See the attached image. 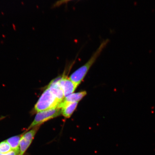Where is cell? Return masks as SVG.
Here are the masks:
<instances>
[{
    "mask_svg": "<svg viewBox=\"0 0 155 155\" xmlns=\"http://www.w3.org/2000/svg\"><path fill=\"white\" fill-rule=\"evenodd\" d=\"M109 41L110 40L108 39L103 41L89 61L82 66L74 71V72L69 77L71 80L75 83L77 86H78V85L82 82L87 73H88L89 69L94 64L103 50L109 43Z\"/></svg>",
    "mask_w": 155,
    "mask_h": 155,
    "instance_id": "6da1fadb",
    "label": "cell"
},
{
    "mask_svg": "<svg viewBox=\"0 0 155 155\" xmlns=\"http://www.w3.org/2000/svg\"><path fill=\"white\" fill-rule=\"evenodd\" d=\"M61 101L47 88L42 94L34 107V111L38 112L48 109L58 108Z\"/></svg>",
    "mask_w": 155,
    "mask_h": 155,
    "instance_id": "7a4b0ae2",
    "label": "cell"
},
{
    "mask_svg": "<svg viewBox=\"0 0 155 155\" xmlns=\"http://www.w3.org/2000/svg\"><path fill=\"white\" fill-rule=\"evenodd\" d=\"M61 114V109L58 108L48 109L38 112L28 130L37 126H40L45 122L57 117Z\"/></svg>",
    "mask_w": 155,
    "mask_h": 155,
    "instance_id": "3957f363",
    "label": "cell"
},
{
    "mask_svg": "<svg viewBox=\"0 0 155 155\" xmlns=\"http://www.w3.org/2000/svg\"><path fill=\"white\" fill-rule=\"evenodd\" d=\"M61 77L57 78L52 80L48 84V88L49 89L54 96L62 101L65 98L62 88L60 84Z\"/></svg>",
    "mask_w": 155,
    "mask_h": 155,
    "instance_id": "277c9868",
    "label": "cell"
},
{
    "mask_svg": "<svg viewBox=\"0 0 155 155\" xmlns=\"http://www.w3.org/2000/svg\"><path fill=\"white\" fill-rule=\"evenodd\" d=\"M60 84L62 88L65 97L73 94L78 86L69 78L63 75L60 80Z\"/></svg>",
    "mask_w": 155,
    "mask_h": 155,
    "instance_id": "5b68a950",
    "label": "cell"
},
{
    "mask_svg": "<svg viewBox=\"0 0 155 155\" xmlns=\"http://www.w3.org/2000/svg\"><path fill=\"white\" fill-rule=\"evenodd\" d=\"M87 92L86 91H82L76 93H73L65 97L64 99L60 103L58 108H61L65 105L66 104L74 103L78 102L82 99L86 95Z\"/></svg>",
    "mask_w": 155,
    "mask_h": 155,
    "instance_id": "8992f818",
    "label": "cell"
},
{
    "mask_svg": "<svg viewBox=\"0 0 155 155\" xmlns=\"http://www.w3.org/2000/svg\"><path fill=\"white\" fill-rule=\"evenodd\" d=\"M78 102L66 104L61 108V114L66 118H69L76 109Z\"/></svg>",
    "mask_w": 155,
    "mask_h": 155,
    "instance_id": "52a82bcc",
    "label": "cell"
},
{
    "mask_svg": "<svg viewBox=\"0 0 155 155\" xmlns=\"http://www.w3.org/2000/svg\"><path fill=\"white\" fill-rule=\"evenodd\" d=\"M22 136V135L15 136L7 139L6 141L10 145L12 150H19V143Z\"/></svg>",
    "mask_w": 155,
    "mask_h": 155,
    "instance_id": "ba28073f",
    "label": "cell"
},
{
    "mask_svg": "<svg viewBox=\"0 0 155 155\" xmlns=\"http://www.w3.org/2000/svg\"><path fill=\"white\" fill-rule=\"evenodd\" d=\"M32 141L26 140L23 138L22 137L19 143V150H20V155H23L26 152Z\"/></svg>",
    "mask_w": 155,
    "mask_h": 155,
    "instance_id": "9c48e42d",
    "label": "cell"
},
{
    "mask_svg": "<svg viewBox=\"0 0 155 155\" xmlns=\"http://www.w3.org/2000/svg\"><path fill=\"white\" fill-rule=\"evenodd\" d=\"M12 149L10 145L6 140L2 141L0 143V153L5 154L11 151Z\"/></svg>",
    "mask_w": 155,
    "mask_h": 155,
    "instance_id": "30bf717a",
    "label": "cell"
},
{
    "mask_svg": "<svg viewBox=\"0 0 155 155\" xmlns=\"http://www.w3.org/2000/svg\"><path fill=\"white\" fill-rule=\"evenodd\" d=\"M73 0H59L54 4L52 8H56L63 5Z\"/></svg>",
    "mask_w": 155,
    "mask_h": 155,
    "instance_id": "8fae6325",
    "label": "cell"
},
{
    "mask_svg": "<svg viewBox=\"0 0 155 155\" xmlns=\"http://www.w3.org/2000/svg\"><path fill=\"white\" fill-rule=\"evenodd\" d=\"M20 155V150H12L10 152L5 154H1L0 155Z\"/></svg>",
    "mask_w": 155,
    "mask_h": 155,
    "instance_id": "7c38bea8",
    "label": "cell"
},
{
    "mask_svg": "<svg viewBox=\"0 0 155 155\" xmlns=\"http://www.w3.org/2000/svg\"><path fill=\"white\" fill-rule=\"evenodd\" d=\"M0 154H1V153H0Z\"/></svg>",
    "mask_w": 155,
    "mask_h": 155,
    "instance_id": "4fadbf2b",
    "label": "cell"
},
{
    "mask_svg": "<svg viewBox=\"0 0 155 155\" xmlns=\"http://www.w3.org/2000/svg\"></svg>",
    "mask_w": 155,
    "mask_h": 155,
    "instance_id": "5bb4252c",
    "label": "cell"
}]
</instances>
